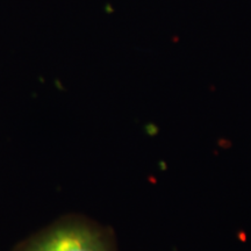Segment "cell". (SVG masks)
Segmentation results:
<instances>
[{"mask_svg":"<svg viewBox=\"0 0 251 251\" xmlns=\"http://www.w3.org/2000/svg\"><path fill=\"white\" fill-rule=\"evenodd\" d=\"M14 251H117V247L103 229L83 222H69L28 238Z\"/></svg>","mask_w":251,"mask_h":251,"instance_id":"6da1fadb","label":"cell"}]
</instances>
